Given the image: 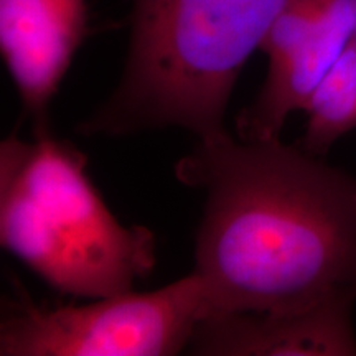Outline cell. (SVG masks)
<instances>
[{"label":"cell","mask_w":356,"mask_h":356,"mask_svg":"<svg viewBox=\"0 0 356 356\" xmlns=\"http://www.w3.org/2000/svg\"><path fill=\"white\" fill-rule=\"evenodd\" d=\"M86 32V0H0V51L35 137L50 136V104Z\"/></svg>","instance_id":"cell-6"},{"label":"cell","mask_w":356,"mask_h":356,"mask_svg":"<svg viewBox=\"0 0 356 356\" xmlns=\"http://www.w3.org/2000/svg\"><path fill=\"white\" fill-rule=\"evenodd\" d=\"M289 0H134L122 79L84 134L225 132L231 92Z\"/></svg>","instance_id":"cell-2"},{"label":"cell","mask_w":356,"mask_h":356,"mask_svg":"<svg viewBox=\"0 0 356 356\" xmlns=\"http://www.w3.org/2000/svg\"><path fill=\"white\" fill-rule=\"evenodd\" d=\"M355 25L356 0H289L261 44L267 76L236 121L239 139H280L287 118L305 111Z\"/></svg>","instance_id":"cell-5"},{"label":"cell","mask_w":356,"mask_h":356,"mask_svg":"<svg viewBox=\"0 0 356 356\" xmlns=\"http://www.w3.org/2000/svg\"><path fill=\"white\" fill-rule=\"evenodd\" d=\"M175 173L204 193L193 267L203 317L355 305L356 180L345 172L299 144L225 131L198 139Z\"/></svg>","instance_id":"cell-1"},{"label":"cell","mask_w":356,"mask_h":356,"mask_svg":"<svg viewBox=\"0 0 356 356\" xmlns=\"http://www.w3.org/2000/svg\"><path fill=\"white\" fill-rule=\"evenodd\" d=\"M304 113L307 126L299 145L317 157L356 129V25Z\"/></svg>","instance_id":"cell-8"},{"label":"cell","mask_w":356,"mask_h":356,"mask_svg":"<svg viewBox=\"0 0 356 356\" xmlns=\"http://www.w3.org/2000/svg\"><path fill=\"white\" fill-rule=\"evenodd\" d=\"M88 159L51 136L0 144V243L43 282L78 299L132 291L155 267V236L124 226L86 173Z\"/></svg>","instance_id":"cell-3"},{"label":"cell","mask_w":356,"mask_h":356,"mask_svg":"<svg viewBox=\"0 0 356 356\" xmlns=\"http://www.w3.org/2000/svg\"><path fill=\"white\" fill-rule=\"evenodd\" d=\"M203 312V287L193 270L157 291H129L84 305L19 302L0 325V355L170 356L188 346Z\"/></svg>","instance_id":"cell-4"},{"label":"cell","mask_w":356,"mask_h":356,"mask_svg":"<svg viewBox=\"0 0 356 356\" xmlns=\"http://www.w3.org/2000/svg\"><path fill=\"white\" fill-rule=\"evenodd\" d=\"M351 312V305H330L291 315H208L197 323L186 350L204 356H353Z\"/></svg>","instance_id":"cell-7"}]
</instances>
